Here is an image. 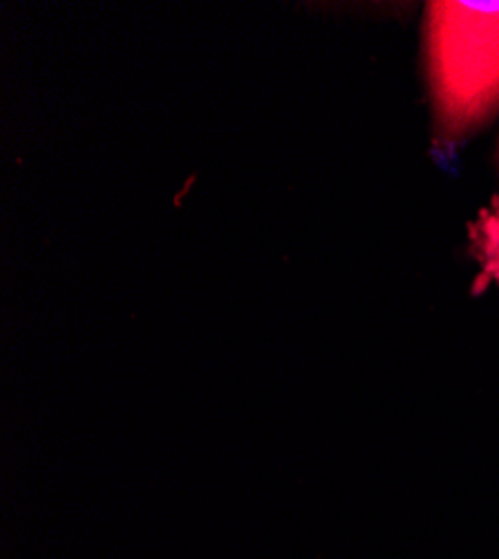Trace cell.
I'll return each instance as SVG.
<instances>
[{
  "label": "cell",
  "instance_id": "3",
  "mask_svg": "<svg viewBox=\"0 0 499 559\" xmlns=\"http://www.w3.org/2000/svg\"><path fill=\"white\" fill-rule=\"evenodd\" d=\"M497 166H499V144H497Z\"/></svg>",
  "mask_w": 499,
  "mask_h": 559
},
{
  "label": "cell",
  "instance_id": "2",
  "mask_svg": "<svg viewBox=\"0 0 499 559\" xmlns=\"http://www.w3.org/2000/svg\"><path fill=\"white\" fill-rule=\"evenodd\" d=\"M471 251L479 264L473 294L486 292L490 285L499 287V195L479 211L477 219L468 226Z\"/></svg>",
  "mask_w": 499,
  "mask_h": 559
},
{
  "label": "cell",
  "instance_id": "1",
  "mask_svg": "<svg viewBox=\"0 0 499 559\" xmlns=\"http://www.w3.org/2000/svg\"><path fill=\"white\" fill-rule=\"evenodd\" d=\"M426 66L437 136L458 144L499 108V3H428Z\"/></svg>",
  "mask_w": 499,
  "mask_h": 559
}]
</instances>
